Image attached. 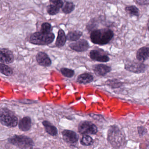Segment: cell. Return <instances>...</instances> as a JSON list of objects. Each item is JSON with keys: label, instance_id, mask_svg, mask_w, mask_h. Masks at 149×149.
Wrapping results in <instances>:
<instances>
[{"label": "cell", "instance_id": "6da1fadb", "mask_svg": "<svg viewBox=\"0 0 149 149\" xmlns=\"http://www.w3.org/2000/svg\"><path fill=\"white\" fill-rule=\"evenodd\" d=\"M107 140L115 149L123 148L127 145L125 134L116 125H113L109 128L108 131Z\"/></svg>", "mask_w": 149, "mask_h": 149}, {"label": "cell", "instance_id": "7a4b0ae2", "mask_svg": "<svg viewBox=\"0 0 149 149\" xmlns=\"http://www.w3.org/2000/svg\"><path fill=\"white\" fill-rule=\"evenodd\" d=\"M114 37V33L109 28L96 29L91 31L90 38L93 43L98 45L108 44Z\"/></svg>", "mask_w": 149, "mask_h": 149}, {"label": "cell", "instance_id": "3957f363", "mask_svg": "<svg viewBox=\"0 0 149 149\" xmlns=\"http://www.w3.org/2000/svg\"><path fill=\"white\" fill-rule=\"evenodd\" d=\"M8 141L10 143L20 149H32L35 145L31 138L23 135H14L8 138Z\"/></svg>", "mask_w": 149, "mask_h": 149}, {"label": "cell", "instance_id": "277c9868", "mask_svg": "<svg viewBox=\"0 0 149 149\" xmlns=\"http://www.w3.org/2000/svg\"><path fill=\"white\" fill-rule=\"evenodd\" d=\"M18 118L15 113L7 108L0 109V123L8 128H14L18 124Z\"/></svg>", "mask_w": 149, "mask_h": 149}, {"label": "cell", "instance_id": "5b68a950", "mask_svg": "<svg viewBox=\"0 0 149 149\" xmlns=\"http://www.w3.org/2000/svg\"><path fill=\"white\" fill-rule=\"evenodd\" d=\"M55 35L52 32L43 33L36 32L33 33L30 38V42L37 45L50 44L54 41Z\"/></svg>", "mask_w": 149, "mask_h": 149}, {"label": "cell", "instance_id": "8992f818", "mask_svg": "<svg viewBox=\"0 0 149 149\" xmlns=\"http://www.w3.org/2000/svg\"><path fill=\"white\" fill-rule=\"evenodd\" d=\"M127 70L136 74L144 73L148 69V65L140 61H129L125 65Z\"/></svg>", "mask_w": 149, "mask_h": 149}, {"label": "cell", "instance_id": "52a82bcc", "mask_svg": "<svg viewBox=\"0 0 149 149\" xmlns=\"http://www.w3.org/2000/svg\"><path fill=\"white\" fill-rule=\"evenodd\" d=\"M79 132L81 134H96L98 132V128L95 124L88 121H81L78 127Z\"/></svg>", "mask_w": 149, "mask_h": 149}, {"label": "cell", "instance_id": "ba28073f", "mask_svg": "<svg viewBox=\"0 0 149 149\" xmlns=\"http://www.w3.org/2000/svg\"><path fill=\"white\" fill-rule=\"evenodd\" d=\"M90 58L92 60L101 63H107L110 61L108 55L103 50H92L89 53Z\"/></svg>", "mask_w": 149, "mask_h": 149}, {"label": "cell", "instance_id": "9c48e42d", "mask_svg": "<svg viewBox=\"0 0 149 149\" xmlns=\"http://www.w3.org/2000/svg\"><path fill=\"white\" fill-rule=\"evenodd\" d=\"M69 46L71 49L77 52L86 51L90 47L89 43L85 39H79L78 41L71 43Z\"/></svg>", "mask_w": 149, "mask_h": 149}, {"label": "cell", "instance_id": "30bf717a", "mask_svg": "<svg viewBox=\"0 0 149 149\" xmlns=\"http://www.w3.org/2000/svg\"><path fill=\"white\" fill-rule=\"evenodd\" d=\"M14 61V56L12 52L7 49H0V62L10 64Z\"/></svg>", "mask_w": 149, "mask_h": 149}, {"label": "cell", "instance_id": "8fae6325", "mask_svg": "<svg viewBox=\"0 0 149 149\" xmlns=\"http://www.w3.org/2000/svg\"><path fill=\"white\" fill-rule=\"evenodd\" d=\"M63 139L65 142L67 143H77L78 140V136L74 131L71 130H63L62 132Z\"/></svg>", "mask_w": 149, "mask_h": 149}, {"label": "cell", "instance_id": "7c38bea8", "mask_svg": "<svg viewBox=\"0 0 149 149\" xmlns=\"http://www.w3.org/2000/svg\"><path fill=\"white\" fill-rule=\"evenodd\" d=\"M93 70L97 76H104L112 71V68L108 65L100 64L94 65Z\"/></svg>", "mask_w": 149, "mask_h": 149}, {"label": "cell", "instance_id": "4fadbf2b", "mask_svg": "<svg viewBox=\"0 0 149 149\" xmlns=\"http://www.w3.org/2000/svg\"><path fill=\"white\" fill-rule=\"evenodd\" d=\"M36 59L38 64L44 67H48L52 63L51 60L47 54L43 52H40L37 54Z\"/></svg>", "mask_w": 149, "mask_h": 149}, {"label": "cell", "instance_id": "5bb4252c", "mask_svg": "<svg viewBox=\"0 0 149 149\" xmlns=\"http://www.w3.org/2000/svg\"><path fill=\"white\" fill-rule=\"evenodd\" d=\"M31 120L30 117L25 116L22 118L18 123V128L23 132H27L31 128Z\"/></svg>", "mask_w": 149, "mask_h": 149}, {"label": "cell", "instance_id": "9a60e30c", "mask_svg": "<svg viewBox=\"0 0 149 149\" xmlns=\"http://www.w3.org/2000/svg\"><path fill=\"white\" fill-rule=\"evenodd\" d=\"M136 59L140 62H143L148 59L149 48L148 47H142L137 51L136 55Z\"/></svg>", "mask_w": 149, "mask_h": 149}, {"label": "cell", "instance_id": "2e32d148", "mask_svg": "<svg viewBox=\"0 0 149 149\" xmlns=\"http://www.w3.org/2000/svg\"><path fill=\"white\" fill-rule=\"evenodd\" d=\"M93 80L94 77L92 74L85 72L78 76L77 81L79 84L85 85L92 82Z\"/></svg>", "mask_w": 149, "mask_h": 149}, {"label": "cell", "instance_id": "e0dca14e", "mask_svg": "<svg viewBox=\"0 0 149 149\" xmlns=\"http://www.w3.org/2000/svg\"><path fill=\"white\" fill-rule=\"evenodd\" d=\"M47 134L52 136H55L58 134V130L54 125L48 121L44 120L42 123Z\"/></svg>", "mask_w": 149, "mask_h": 149}, {"label": "cell", "instance_id": "ac0fdd59", "mask_svg": "<svg viewBox=\"0 0 149 149\" xmlns=\"http://www.w3.org/2000/svg\"><path fill=\"white\" fill-rule=\"evenodd\" d=\"M66 38L65 33L63 29H59L58 32L56 45L58 47H63L66 42Z\"/></svg>", "mask_w": 149, "mask_h": 149}, {"label": "cell", "instance_id": "d6986e66", "mask_svg": "<svg viewBox=\"0 0 149 149\" xmlns=\"http://www.w3.org/2000/svg\"><path fill=\"white\" fill-rule=\"evenodd\" d=\"M83 35V32L80 31L75 30L69 31L66 36V40L75 42L80 39Z\"/></svg>", "mask_w": 149, "mask_h": 149}, {"label": "cell", "instance_id": "ffe728a7", "mask_svg": "<svg viewBox=\"0 0 149 149\" xmlns=\"http://www.w3.org/2000/svg\"><path fill=\"white\" fill-rule=\"evenodd\" d=\"M75 5L73 2L70 1H64V5L61 8L62 11L65 14H70L75 9Z\"/></svg>", "mask_w": 149, "mask_h": 149}, {"label": "cell", "instance_id": "44dd1931", "mask_svg": "<svg viewBox=\"0 0 149 149\" xmlns=\"http://www.w3.org/2000/svg\"><path fill=\"white\" fill-rule=\"evenodd\" d=\"M125 11L130 17L136 16L139 17L140 10L135 5H129L126 7Z\"/></svg>", "mask_w": 149, "mask_h": 149}, {"label": "cell", "instance_id": "7402d4cb", "mask_svg": "<svg viewBox=\"0 0 149 149\" xmlns=\"http://www.w3.org/2000/svg\"><path fill=\"white\" fill-rule=\"evenodd\" d=\"M99 25V20L97 18H92L87 23L86 28L88 30L92 31L96 29Z\"/></svg>", "mask_w": 149, "mask_h": 149}, {"label": "cell", "instance_id": "603a6c76", "mask_svg": "<svg viewBox=\"0 0 149 149\" xmlns=\"http://www.w3.org/2000/svg\"><path fill=\"white\" fill-rule=\"evenodd\" d=\"M107 85L112 88H119L122 86V83L117 79H109L106 81Z\"/></svg>", "mask_w": 149, "mask_h": 149}, {"label": "cell", "instance_id": "cb8c5ba5", "mask_svg": "<svg viewBox=\"0 0 149 149\" xmlns=\"http://www.w3.org/2000/svg\"><path fill=\"white\" fill-rule=\"evenodd\" d=\"M0 72L6 76H11L13 73L12 69L8 65L0 63Z\"/></svg>", "mask_w": 149, "mask_h": 149}, {"label": "cell", "instance_id": "d4e9b609", "mask_svg": "<svg viewBox=\"0 0 149 149\" xmlns=\"http://www.w3.org/2000/svg\"><path fill=\"white\" fill-rule=\"evenodd\" d=\"M94 141L91 136L88 135H84L80 140V143L84 146H91L93 144Z\"/></svg>", "mask_w": 149, "mask_h": 149}, {"label": "cell", "instance_id": "484cf974", "mask_svg": "<svg viewBox=\"0 0 149 149\" xmlns=\"http://www.w3.org/2000/svg\"><path fill=\"white\" fill-rule=\"evenodd\" d=\"M60 72L64 77L71 78L74 75V71L72 69L66 68H62L60 69Z\"/></svg>", "mask_w": 149, "mask_h": 149}, {"label": "cell", "instance_id": "4316f807", "mask_svg": "<svg viewBox=\"0 0 149 149\" xmlns=\"http://www.w3.org/2000/svg\"><path fill=\"white\" fill-rule=\"evenodd\" d=\"M47 11L50 15H57L59 12V9L56 6L50 4L47 7Z\"/></svg>", "mask_w": 149, "mask_h": 149}, {"label": "cell", "instance_id": "83f0119b", "mask_svg": "<svg viewBox=\"0 0 149 149\" xmlns=\"http://www.w3.org/2000/svg\"><path fill=\"white\" fill-rule=\"evenodd\" d=\"M51 25L49 23L45 22L43 23L41 26V31L43 33H49L51 31Z\"/></svg>", "mask_w": 149, "mask_h": 149}, {"label": "cell", "instance_id": "f1b7e54d", "mask_svg": "<svg viewBox=\"0 0 149 149\" xmlns=\"http://www.w3.org/2000/svg\"><path fill=\"white\" fill-rule=\"evenodd\" d=\"M50 4L56 6L59 8H61L64 5V1L62 0H50Z\"/></svg>", "mask_w": 149, "mask_h": 149}, {"label": "cell", "instance_id": "f546056e", "mask_svg": "<svg viewBox=\"0 0 149 149\" xmlns=\"http://www.w3.org/2000/svg\"><path fill=\"white\" fill-rule=\"evenodd\" d=\"M134 1L136 4L141 6L148 5L149 3V0H134Z\"/></svg>", "mask_w": 149, "mask_h": 149}, {"label": "cell", "instance_id": "4dcf8cb0", "mask_svg": "<svg viewBox=\"0 0 149 149\" xmlns=\"http://www.w3.org/2000/svg\"><path fill=\"white\" fill-rule=\"evenodd\" d=\"M138 134L140 136H143L145 134V128L143 127H138Z\"/></svg>", "mask_w": 149, "mask_h": 149}, {"label": "cell", "instance_id": "1f68e13d", "mask_svg": "<svg viewBox=\"0 0 149 149\" xmlns=\"http://www.w3.org/2000/svg\"><path fill=\"white\" fill-rule=\"evenodd\" d=\"M39 149V148H36V149Z\"/></svg>", "mask_w": 149, "mask_h": 149}]
</instances>
